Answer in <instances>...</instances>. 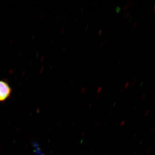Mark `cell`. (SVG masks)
<instances>
[{
    "instance_id": "cell-10",
    "label": "cell",
    "mask_w": 155,
    "mask_h": 155,
    "mask_svg": "<svg viewBox=\"0 0 155 155\" xmlns=\"http://www.w3.org/2000/svg\"><path fill=\"white\" fill-rule=\"evenodd\" d=\"M72 63H70V64H69V67H71V65H72Z\"/></svg>"
},
{
    "instance_id": "cell-5",
    "label": "cell",
    "mask_w": 155,
    "mask_h": 155,
    "mask_svg": "<svg viewBox=\"0 0 155 155\" xmlns=\"http://www.w3.org/2000/svg\"><path fill=\"white\" fill-rule=\"evenodd\" d=\"M103 45H104V42L102 43L101 44V45H100V48H101L102 47Z\"/></svg>"
},
{
    "instance_id": "cell-8",
    "label": "cell",
    "mask_w": 155,
    "mask_h": 155,
    "mask_svg": "<svg viewBox=\"0 0 155 155\" xmlns=\"http://www.w3.org/2000/svg\"><path fill=\"white\" fill-rule=\"evenodd\" d=\"M83 9H81V14H82V12H83Z\"/></svg>"
},
{
    "instance_id": "cell-9",
    "label": "cell",
    "mask_w": 155,
    "mask_h": 155,
    "mask_svg": "<svg viewBox=\"0 0 155 155\" xmlns=\"http://www.w3.org/2000/svg\"><path fill=\"white\" fill-rule=\"evenodd\" d=\"M104 8H103L102 9L101 12V13L103 11H104Z\"/></svg>"
},
{
    "instance_id": "cell-2",
    "label": "cell",
    "mask_w": 155,
    "mask_h": 155,
    "mask_svg": "<svg viewBox=\"0 0 155 155\" xmlns=\"http://www.w3.org/2000/svg\"><path fill=\"white\" fill-rule=\"evenodd\" d=\"M121 8H120V7H119V6H117L116 8V13H119V12H120V11H121Z\"/></svg>"
},
{
    "instance_id": "cell-4",
    "label": "cell",
    "mask_w": 155,
    "mask_h": 155,
    "mask_svg": "<svg viewBox=\"0 0 155 155\" xmlns=\"http://www.w3.org/2000/svg\"><path fill=\"white\" fill-rule=\"evenodd\" d=\"M108 39V38L107 37H106L105 39V40H104L105 42H106L107 41Z\"/></svg>"
},
{
    "instance_id": "cell-14",
    "label": "cell",
    "mask_w": 155,
    "mask_h": 155,
    "mask_svg": "<svg viewBox=\"0 0 155 155\" xmlns=\"http://www.w3.org/2000/svg\"><path fill=\"white\" fill-rule=\"evenodd\" d=\"M88 25H87V27H86V29H87V28H88Z\"/></svg>"
},
{
    "instance_id": "cell-1",
    "label": "cell",
    "mask_w": 155,
    "mask_h": 155,
    "mask_svg": "<svg viewBox=\"0 0 155 155\" xmlns=\"http://www.w3.org/2000/svg\"><path fill=\"white\" fill-rule=\"evenodd\" d=\"M11 91L12 90L8 84L0 80V102L6 101L11 95Z\"/></svg>"
},
{
    "instance_id": "cell-6",
    "label": "cell",
    "mask_w": 155,
    "mask_h": 155,
    "mask_svg": "<svg viewBox=\"0 0 155 155\" xmlns=\"http://www.w3.org/2000/svg\"><path fill=\"white\" fill-rule=\"evenodd\" d=\"M102 89L101 87H99L98 89V91L100 92L101 91V90Z\"/></svg>"
},
{
    "instance_id": "cell-11",
    "label": "cell",
    "mask_w": 155,
    "mask_h": 155,
    "mask_svg": "<svg viewBox=\"0 0 155 155\" xmlns=\"http://www.w3.org/2000/svg\"><path fill=\"white\" fill-rule=\"evenodd\" d=\"M67 20H66V21H65V23H64V25H65V24H66V23H67Z\"/></svg>"
},
{
    "instance_id": "cell-7",
    "label": "cell",
    "mask_w": 155,
    "mask_h": 155,
    "mask_svg": "<svg viewBox=\"0 0 155 155\" xmlns=\"http://www.w3.org/2000/svg\"><path fill=\"white\" fill-rule=\"evenodd\" d=\"M64 28H63L62 29V30H61V33H63V31H64Z\"/></svg>"
},
{
    "instance_id": "cell-13",
    "label": "cell",
    "mask_w": 155,
    "mask_h": 155,
    "mask_svg": "<svg viewBox=\"0 0 155 155\" xmlns=\"http://www.w3.org/2000/svg\"><path fill=\"white\" fill-rule=\"evenodd\" d=\"M121 61H119V64H118V65H119V64H121Z\"/></svg>"
},
{
    "instance_id": "cell-15",
    "label": "cell",
    "mask_w": 155,
    "mask_h": 155,
    "mask_svg": "<svg viewBox=\"0 0 155 155\" xmlns=\"http://www.w3.org/2000/svg\"><path fill=\"white\" fill-rule=\"evenodd\" d=\"M66 47H64V50H65V49H66Z\"/></svg>"
},
{
    "instance_id": "cell-3",
    "label": "cell",
    "mask_w": 155,
    "mask_h": 155,
    "mask_svg": "<svg viewBox=\"0 0 155 155\" xmlns=\"http://www.w3.org/2000/svg\"><path fill=\"white\" fill-rule=\"evenodd\" d=\"M103 33V30H102V29H100V30H99V32H98V35H101Z\"/></svg>"
},
{
    "instance_id": "cell-12",
    "label": "cell",
    "mask_w": 155,
    "mask_h": 155,
    "mask_svg": "<svg viewBox=\"0 0 155 155\" xmlns=\"http://www.w3.org/2000/svg\"><path fill=\"white\" fill-rule=\"evenodd\" d=\"M100 62H101V61H100H100H99L98 62V64H97L98 65V64H100Z\"/></svg>"
}]
</instances>
